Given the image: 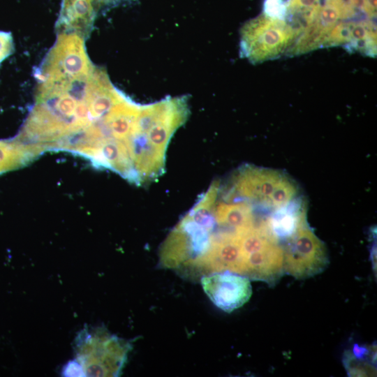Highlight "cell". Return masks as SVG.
Returning <instances> with one entry per match:
<instances>
[{"mask_svg": "<svg viewBox=\"0 0 377 377\" xmlns=\"http://www.w3.org/2000/svg\"><path fill=\"white\" fill-rule=\"evenodd\" d=\"M297 193L295 183L285 173L244 165L232 177L226 198V200L240 198L276 210L295 200Z\"/></svg>", "mask_w": 377, "mask_h": 377, "instance_id": "cell-1", "label": "cell"}, {"mask_svg": "<svg viewBox=\"0 0 377 377\" xmlns=\"http://www.w3.org/2000/svg\"><path fill=\"white\" fill-rule=\"evenodd\" d=\"M75 360L86 376H117L131 345L101 327L85 326L75 339Z\"/></svg>", "mask_w": 377, "mask_h": 377, "instance_id": "cell-2", "label": "cell"}, {"mask_svg": "<svg viewBox=\"0 0 377 377\" xmlns=\"http://www.w3.org/2000/svg\"><path fill=\"white\" fill-rule=\"evenodd\" d=\"M300 33L286 20L263 14L242 27L240 54L253 64L274 59L288 51Z\"/></svg>", "mask_w": 377, "mask_h": 377, "instance_id": "cell-3", "label": "cell"}, {"mask_svg": "<svg viewBox=\"0 0 377 377\" xmlns=\"http://www.w3.org/2000/svg\"><path fill=\"white\" fill-rule=\"evenodd\" d=\"M283 249V271L297 279H305L324 271L329 263L325 244L302 221L286 239Z\"/></svg>", "mask_w": 377, "mask_h": 377, "instance_id": "cell-4", "label": "cell"}, {"mask_svg": "<svg viewBox=\"0 0 377 377\" xmlns=\"http://www.w3.org/2000/svg\"><path fill=\"white\" fill-rule=\"evenodd\" d=\"M200 283L214 304L226 313L242 306L252 294L248 277L229 272L205 275L201 277Z\"/></svg>", "mask_w": 377, "mask_h": 377, "instance_id": "cell-5", "label": "cell"}, {"mask_svg": "<svg viewBox=\"0 0 377 377\" xmlns=\"http://www.w3.org/2000/svg\"><path fill=\"white\" fill-rule=\"evenodd\" d=\"M274 236L269 237L247 256L244 276L274 286L284 273L283 249Z\"/></svg>", "mask_w": 377, "mask_h": 377, "instance_id": "cell-6", "label": "cell"}, {"mask_svg": "<svg viewBox=\"0 0 377 377\" xmlns=\"http://www.w3.org/2000/svg\"><path fill=\"white\" fill-rule=\"evenodd\" d=\"M212 216L216 226L233 231L244 230L256 223L251 205L244 200H232L218 204L216 201Z\"/></svg>", "mask_w": 377, "mask_h": 377, "instance_id": "cell-7", "label": "cell"}, {"mask_svg": "<svg viewBox=\"0 0 377 377\" xmlns=\"http://www.w3.org/2000/svg\"><path fill=\"white\" fill-rule=\"evenodd\" d=\"M349 52H359L371 57L376 54V29L370 20L351 21L350 40L344 47Z\"/></svg>", "mask_w": 377, "mask_h": 377, "instance_id": "cell-8", "label": "cell"}, {"mask_svg": "<svg viewBox=\"0 0 377 377\" xmlns=\"http://www.w3.org/2000/svg\"><path fill=\"white\" fill-rule=\"evenodd\" d=\"M364 359L347 351L343 357V364L348 374L353 376H367L374 374V367Z\"/></svg>", "mask_w": 377, "mask_h": 377, "instance_id": "cell-9", "label": "cell"}, {"mask_svg": "<svg viewBox=\"0 0 377 377\" xmlns=\"http://www.w3.org/2000/svg\"><path fill=\"white\" fill-rule=\"evenodd\" d=\"M263 14L272 18L286 20V4L283 0H265Z\"/></svg>", "mask_w": 377, "mask_h": 377, "instance_id": "cell-10", "label": "cell"}, {"mask_svg": "<svg viewBox=\"0 0 377 377\" xmlns=\"http://www.w3.org/2000/svg\"><path fill=\"white\" fill-rule=\"evenodd\" d=\"M13 49L11 36L8 33L0 31V62L12 52Z\"/></svg>", "mask_w": 377, "mask_h": 377, "instance_id": "cell-11", "label": "cell"}, {"mask_svg": "<svg viewBox=\"0 0 377 377\" xmlns=\"http://www.w3.org/2000/svg\"><path fill=\"white\" fill-rule=\"evenodd\" d=\"M63 374L66 376H85L81 366L75 360L64 367Z\"/></svg>", "mask_w": 377, "mask_h": 377, "instance_id": "cell-12", "label": "cell"}]
</instances>
